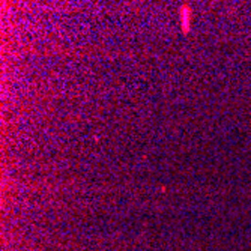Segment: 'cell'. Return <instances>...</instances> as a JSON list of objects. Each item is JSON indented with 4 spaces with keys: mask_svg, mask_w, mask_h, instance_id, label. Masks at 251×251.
I'll use <instances>...</instances> for the list:
<instances>
[{
    "mask_svg": "<svg viewBox=\"0 0 251 251\" xmlns=\"http://www.w3.org/2000/svg\"><path fill=\"white\" fill-rule=\"evenodd\" d=\"M180 15H182V30H184L185 33L190 30V25H188V21L191 23V8L188 6H182L180 8Z\"/></svg>",
    "mask_w": 251,
    "mask_h": 251,
    "instance_id": "cell-1",
    "label": "cell"
}]
</instances>
